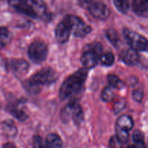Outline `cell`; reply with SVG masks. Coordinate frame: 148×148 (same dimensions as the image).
<instances>
[{
  "label": "cell",
  "instance_id": "obj_1",
  "mask_svg": "<svg viewBox=\"0 0 148 148\" xmlns=\"http://www.w3.org/2000/svg\"><path fill=\"white\" fill-rule=\"evenodd\" d=\"M8 2L17 12L33 18L46 20L49 17L43 0H8Z\"/></svg>",
  "mask_w": 148,
  "mask_h": 148
},
{
  "label": "cell",
  "instance_id": "obj_2",
  "mask_svg": "<svg viewBox=\"0 0 148 148\" xmlns=\"http://www.w3.org/2000/svg\"><path fill=\"white\" fill-rule=\"evenodd\" d=\"M88 75L87 69H80L68 77L61 85L59 97L62 100H66L69 97L79 92Z\"/></svg>",
  "mask_w": 148,
  "mask_h": 148
},
{
  "label": "cell",
  "instance_id": "obj_3",
  "mask_svg": "<svg viewBox=\"0 0 148 148\" xmlns=\"http://www.w3.org/2000/svg\"><path fill=\"white\" fill-rule=\"evenodd\" d=\"M57 78L56 72L51 68H43L32 75L24 82V86L27 90L34 92L38 91L39 87L50 85Z\"/></svg>",
  "mask_w": 148,
  "mask_h": 148
},
{
  "label": "cell",
  "instance_id": "obj_4",
  "mask_svg": "<svg viewBox=\"0 0 148 148\" xmlns=\"http://www.w3.org/2000/svg\"><path fill=\"white\" fill-rule=\"evenodd\" d=\"M79 3L95 18L104 20L109 17L111 11L106 4L102 1L98 0H79Z\"/></svg>",
  "mask_w": 148,
  "mask_h": 148
},
{
  "label": "cell",
  "instance_id": "obj_5",
  "mask_svg": "<svg viewBox=\"0 0 148 148\" xmlns=\"http://www.w3.org/2000/svg\"><path fill=\"white\" fill-rule=\"evenodd\" d=\"M102 50V46L99 43L89 45L86 48L81 58V62L85 69H92L98 64Z\"/></svg>",
  "mask_w": 148,
  "mask_h": 148
},
{
  "label": "cell",
  "instance_id": "obj_6",
  "mask_svg": "<svg viewBox=\"0 0 148 148\" xmlns=\"http://www.w3.org/2000/svg\"><path fill=\"white\" fill-rule=\"evenodd\" d=\"M124 36L131 49L136 51H148V40L145 37L129 29H124Z\"/></svg>",
  "mask_w": 148,
  "mask_h": 148
},
{
  "label": "cell",
  "instance_id": "obj_7",
  "mask_svg": "<svg viewBox=\"0 0 148 148\" xmlns=\"http://www.w3.org/2000/svg\"><path fill=\"white\" fill-rule=\"evenodd\" d=\"M61 117L64 122H67L72 119L75 124H79L83 119V111L79 103L72 101L62 109Z\"/></svg>",
  "mask_w": 148,
  "mask_h": 148
},
{
  "label": "cell",
  "instance_id": "obj_8",
  "mask_svg": "<svg viewBox=\"0 0 148 148\" xmlns=\"http://www.w3.org/2000/svg\"><path fill=\"white\" fill-rule=\"evenodd\" d=\"M27 53L30 59L34 63H42L47 57V45L42 40H36L29 46Z\"/></svg>",
  "mask_w": 148,
  "mask_h": 148
},
{
  "label": "cell",
  "instance_id": "obj_9",
  "mask_svg": "<svg viewBox=\"0 0 148 148\" xmlns=\"http://www.w3.org/2000/svg\"><path fill=\"white\" fill-rule=\"evenodd\" d=\"M72 31V25L69 18V15H67L56 26L55 30V36L56 40L59 43H65L69 39Z\"/></svg>",
  "mask_w": 148,
  "mask_h": 148
},
{
  "label": "cell",
  "instance_id": "obj_10",
  "mask_svg": "<svg viewBox=\"0 0 148 148\" xmlns=\"http://www.w3.org/2000/svg\"><path fill=\"white\" fill-rule=\"evenodd\" d=\"M69 18L72 25V30L77 37H84L92 30L90 26L85 23L80 17L69 14Z\"/></svg>",
  "mask_w": 148,
  "mask_h": 148
},
{
  "label": "cell",
  "instance_id": "obj_11",
  "mask_svg": "<svg viewBox=\"0 0 148 148\" xmlns=\"http://www.w3.org/2000/svg\"><path fill=\"white\" fill-rule=\"evenodd\" d=\"M10 68L15 75L23 76L28 71L29 64L23 59H13L10 63Z\"/></svg>",
  "mask_w": 148,
  "mask_h": 148
},
{
  "label": "cell",
  "instance_id": "obj_12",
  "mask_svg": "<svg viewBox=\"0 0 148 148\" xmlns=\"http://www.w3.org/2000/svg\"><path fill=\"white\" fill-rule=\"evenodd\" d=\"M121 59L123 62L130 66L137 64L140 62V56L137 51L132 49H128L121 53Z\"/></svg>",
  "mask_w": 148,
  "mask_h": 148
},
{
  "label": "cell",
  "instance_id": "obj_13",
  "mask_svg": "<svg viewBox=\"0 0 148 148\" xmlns=\"http://www.w3.org/2000/svg\"><path fill=\"white\" fill-rule=\"evenodd\" d=\"M133 11L143 17H148V0H132Z\"/></svg>",
  "mask_w": 148,
  "mask_h": 148
},
{
  "label": "cell",
  "instance_id": "obj_14",
  "mask_svg": "<svg viewBox=\"0 0 148 148\" xmlns=\"http://www.w3.org/2000/svg\"><path fill=\"white\" fill-rule=\"evenodd\" d=\"M134 127V121L132 117L128 115H122L116 121V129L129 132Z\"/></svg>",
  "mask_w": 148,
  "mask_h": 148
},
{
  "label": "cell",
  "instance_id": "obj_15",
  "mask_svg": "<svg viewBox=\"0 0 148 148\" xmlns=\"http://www.w3.org/2000/svg\"><path fill=\"white\" fill-rule=\"evenodd\" d=\"M46 145L48 148H62V140L58 134L52 133L46 137Z\"/></svg>",
  "mask_w": 148,
  "mask_h": 148
},
{
  "label": "cell",
  "instance_id": "obj_16",
  "mask_svg": "<svg viewBox=\"0 0 148 148\" xmlns=\"http://www.w3.org/2000/svg\"><path fill=\"white\" fill-rule=\"evenodd\" d=\"M12 33L6 27H0V50L10 43L12 40Z\"/></svg>",
  "mask_w": 148,
  "mask_h": 148
},
{
  "label": "cell",
  "instance_id": "obj_17",
  "mask_svg": "<svg viewBox=\"0 0 148 148\" xmlns=\"http://www.w3.org/2000/svg\"><path fill=\"white\" fill-rule=\"evenodd\" d=\"M115 7L120 12L127 14L130 9V0H114Z\"/></svg>",
  "mask_w": 148,
  "mask_h": 148
},
{
  "label": "cell",
  "instance_id": "obj_18",
  "mask_svg": "<svg viewBox=\"0 0 148 148\" xmlns=\"http://www.w3.org/2000/svg\"><path fill=\"white\" fill-rule=\"evenodd\" d=\"M10 112L12 114L13 116L15 117L20 121H24L27 119V116L23 110L20 109L16 106H10Z\"/></svg>",
  "mask_w": 148,
  "mask_h": 148
},
{
  "label": "cell",
  "instance_id": "obj_19",
  "mask_svg": "<svg viewBox=\"0 0 148 148\" xmlns=\"http://www.w3.org/2000/svg\"><path fill=\"white\" fill-rule=\"evenodd\" d=\"M114 88H112L109 85L108 87H106L102 91V94H101V98H102L103 101H106V102H109V101H112L114 98Z\"/></svg>",
  "mask_w": 148,
  "mask_h": 148
},
{
  "label": "cell",
  "instance_id": "obj_20",
  "mask_svg": "<svg viewBox=\"0 0 148 148\" xmlns=\"http://www.w3.org/2000/svg\"><path fill=\"white\" fill-rule=\"evenodd\" d=\"M106 37L109 40V41L114 45V46H117L119 42V37L118 33L114 29H109L106 31Z\"/></svg>",
  "mask_w": 148,
  "mask_h": 148
},
{
  "label": "cell",
  "instance_id": "obj_21",
  "mask_svg": "<svg viewBox=\"0 0 148 148\" xmlns=\"http://www.w3.org/2000/svg\"><path fill=\"white\" fill-rule=\"evenodd\" d=\"M109 85L114 88H119L123 87V82L117 76L114 75H109L107 77Z\"/></svg>",
  "mask_w": 148,
  "mask_h": 148
},
{
  "label": "cell",
  "instance_id": "obj_22",
  "mask_svg": "<svg viewBox=\"0 0 148 148\" xmlns=\"http://www.w3.org/2000/svg\"><path fill=\"white\" fill-rule=\"evenodd\" d=\"M3 130L6 134L10 136L14 135L17 132V129L11 121H6L3 123Z\"/></svg>",
  "mask_w": 148,
  "mask_h": 148
},
{
  "label": "cell",
  "instance_id": "obj_23",
  "mask_svg": "<svg viewBox=\"0 0 148 148\" xmlns=\"http://www.w3.org/2000/svg\"><path fill=\"white\" fill-rule=\"evenodd\" d=\"M114 56L111 52H107L104 54L101 55V61L102 64L105 66H111L114 62Z\"/></svg>",
  "mask_w": 148,
  "mask_h": 148
},
{
  "label": "cell",
  "instance_id": "obj_24",
  "mask_svg": "<svg viewBox=\"0 0 148 148\" xmlns=\"http://www.w3.org/2000/svg\"><path fill=\"white\" fill-rule=\"evenodd\" d=\"M133 141L134 144H140V143H145L144 134L140 130H135L132 134Z\"/></svg>",
  "mask_w": 148,
  "mask_h": 148
},
{
  "label": "cell",
  "instance_id": "obj_25",
  "mask_svg": "<svg viewBox=\"0 0 148 148\" xmlns=\"http://www.w3.org/2000/svg\"><path fill=\"white\" fill-rule=\"evenodd\" d=\"M33 148H48L46 143L42 140V138L39 136H35L33 137Z\"/></svg>",
  "mask_w": 148,
  "mask_h": 148
},
{
  "label": "cell",
  "instance_id": "obj_26",
  "mask_svg": "<svg viewBox=\"0 0 148 148\" xmlns=\"http://www.w3.org/2000/svg\"><path fill=\"white\" fill-rule=\"evenodd\" d=\"M123 143L117 138L116 136H114L111 138L109 142V146L111 148H121Z\"/></svg>",
  "mask_w": 148,
  "mask_h": 148
},
{
  "label": "cell",
  "instance_id": "obj_27",
  "mask_svg": "<svg viewBox=\"0 0 148 148\" xmlns=\"http://www.w3.org/2000/svg\"><path fill=\"white\" fill-rule=\"evenodd\" d=\"M133 97H134V99L136 101L141 102L143 98V92L140 90H137L134 91V92H133Z\"/></svg>",
  "mask_w": 148,
  "mask_h": 148
},
{
  "label": "cell",
  "instance_id": "obj_28",
  "mask_svg": "<svg viewBox=\"0 0 148 148\" xmlns=\"http://www.w3.org/2000/svg\"><path fill=\"white\" fill-rule=\"evenodd\" d=\"M125 106V103H121V102H118L116 103L115 107H114V111H115L116 114L120 112L121 110H123V108Z\"/></svg>",
  "mask_w": 148,
  "mask_h": 148
},
{
  "label": "cell",
  "instance_id": "obj_29",
  "mask_svg": "<svg viewBox=\"0 0 148 148\" xmlns=\"http://www.w3.org/2000/svg\"><path fill=\"white\" fill-rule=\"evenodd\" d=\"M3 148H17V146L15 145H14L13 143H6L3 145Z\"/></svg>",
  "mask_w": 148,
  "mask_h": 148
},
{
  "label": "cell",
  "instance_id": "obj_30",
  "mask_svg": "<svg viewBox=\"0 0 148 148\" xmlns=\"http://www.w3.org/2000/svg\"><path fill=\"white\" fill-rule=\"evenodd\" d=\"M127 148H136V147L134 145H130V146H128Z\"/></svg>",
  "mask_w": 148,
  "mask_h": 148
}]
</instances>
